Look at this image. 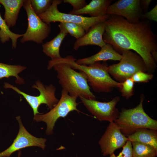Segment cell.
I'll return each instance as SVG.
<instances>
[{
  "label": "cell",
  "instance_id": "1",
  "mask_svg": "<svg viewBox=\"0 0 157 157\" xmlns=\"http://www.w3.org/2000/svg\"><path fill=\"white\" fill-rule=\"evenodd\" d=\"M104 41L118 53L133 50L142 58L147 71L151 73L156 67L157 38L148 21L131 23L123 17L109 15L105 21Z\"/></svg>",
  "mask_w": 157,
  "mask_h": 157
},
{
  "label": "cell",
  "instance_id": "14",
  "mask_svg": "<svg viewBox=\"0 0 157 157\" xmlns=\"http://www.w3.org/2000/svg\"><path fill=\"white\" fill-rule=\"evenodd\" d=\"M105 21L92 26L88 32L81 38L76 40L73 48L77 50L80 47L89 45L98 46L101 48L106 44L103 36L105 30Z\"/></svg>",
  "mask_w": 157,
  "mask_h": 157
},
{
  "label": "cell",
  "instance_id": "26",
  "mask_svg": "<svg viewBox=\"0 0 157 157\" xmlns=\"http://www.w3.org/2000/svg\"><path fill=\"white\" fill-rule=\"evenodd\" d=\"M153 75L142 71H139L134 74L131 77L134 82H147L153 78Z\"/></svg>",
  "mask_w": 157,
  "mask_h": 157
},
{
  "label": "cell",
  "instance_id": "2",
  "mask_svg": "<svg viewBox=\"0 0 157 157\" xmlns=\"http://www.w3.org/2000/svg\"><path fill=\"white\" fill-rule=\"evenodd\" d=\"M57 73V77L62 89L69 94L77 98L95 100L96 97L90 90L87 77L83 72H78L68 64L59 63L52 67Z\"/></svg>",
  "mask_w": 157,
  "mask_h": 157
},
{
  "label": "cell",
  "instance_id": "10",
  "mask_svg": "<svg viewBox=\"0 0 157 157\" xmlns=\"http://www.w3.org/2000/svg\"><path fill=\"white\" fill-rule=\"evenodd\" d=\"M79 98L88 110L99 121L113 122L119 115L120 112L116 107L120 100L119 96L115 97L108 102L88 99L82 97Z\"/></svg>",
  "mask_w": 157,
  "mask_h": 157
},
{
  "label": "cell",
  "instance_id": "5",
  "mask_svg": "<svg viewBox=\"0 0 157 157\" xmlns=\"http://www.w3.org/2000/svg\"><path fill=\"white\" fill-rule=\"evenodd\" d=\"M63 0H53L51 6L44 13L38 15L45 23L50 25L52 22H68L75 23L82 26L87 33L90 28L99 22L106 21L109 15L96 17H85L61 12L58 8Z\"/></svg>",
  "mask_w": 157,
  "mask_h": 157
},
{
  "label": "cell",
  "instance_id": "28",
  "mask_svg": "<svg viewBox=\"0 0 157 157\" xmlns=\"http://www.w3.org/2000/svg\"><path fill=\"white\" fill-rule=\"evenodd\" d=\"M63 1L64 3L70 4L73 7V10H80L88 4L85 0H64Z\"/></svg>",
  "mask_w": 157,
  "mask_h": 157
},
{
  "label": "cell",
  "instance_id": "12",
  "mask_svg": "<svg viewBox=\"0 0 157 157\" xmlns=\"http://www.w3.org/2000/svg\"><path fill=\"white\" fill-rule=\"evenodd\" d=\"M128 140L127 137L123 134L119 126L113 122H110L99 144L102 155L106 156L122 147Z\"/></svg>",
  "mask_w": 157,
  "mask_h": 157
},
{
  "label": "cell",
  "instance_id": "4",
  "mask_svg": "<svg viewBox=\"0 0 157 157\" xmlns=\"http://www.w3.org/2000/svg\"><path fill=\"white\" fill-rule=\"evenodd\" d=\"M70 67L83 72L86 75L89 85L95 92H109L115 88H120L121 83L116 81L110 77L108 66L105 63L95 62L88 66L77 64L74 60L69 63Z\"/></svg>",
  "mask_w": 157,
  "mask_h": 157
},
{
  "label": "cell",
  "instance_id": "27",
  "mask_svg": "<svg viewBox=\"0 0 157 157\" xmlns=\"http://www.w3.org/2000/svg\"><path fill=\"white\" fill-rule=\"evenodd\" d=\"M121 152L117 156L113 153L110 155V157H132V146L131 142L128 140L122 147Z\"/></svg>",
  "mask_w": 157,
  "mask_h": 157
},
{
  "label": "cell",
  "instance_id": "17",
  "mask_svg": "<svg viewBox=\"0 0 157 157\" xmlns=\"http://www.w3.org/2000/svg\"><path fill=\"white\" fill-rule=\"evenodd\" d=\"M24 1L0 0V3L4 7L5 10L4 20L9 28L16 24L19 11Z\"/></svg>",
  "mask_w": 157,
  "mask_h": 157
},
{
  "label": "cell",
  "instance_id": "19",
  "mask_svg": "<svg viewBox=\"0 0 157 157\" xmlns=\"http://www.w3.org/2000/svg\"><path fill=\"white\" fill-rule=\"evenodd\" d=\"M67 33L60 31L58 34L51 40L42 44L43 52L49 57L51 60L58 59L61 57L60 53L61 44Z\"/></svg>",
  "mask_w": 157,
  "mask_h": 157
},
{
  "label": "cell",
  "instance_id": "29",
  "mask_svg": "<svg viewBox=\"0 0 157 157\" xmlns=\"http://www.w3.org/2000/svg\"><path fill=\"white\" fill-rule=\"evenodd\" d=\"M141 18H147L151 21L157 22V5H156L149 11L142 14Z\"/></svg>",
  "mask_w": 157,
  "mask_h": 157
},
{
  "label": "cell",
  "instance_id": "22",
  "mask_svg": "<svg viewBox=\"0 0 157 157\" xmlns=\"http://www.w3.org/2000/svg\"><path fill=\"white\" fill-rule=\"evenodd\" d=\"M23 35V34L15 33L10 30L4 20L2 17L0 12V40L1 42L4 43L11 39L12 47L15 48L17 39L22 37Z\"/></svg>",
  "mask_w": 157,
  "mask_h": 157
},
{
  "label": "cell",
  "instance_id": "3",
  "mask_svg": "<svg viewBox=\"0 0 157 157\" xmlns=\"http://www.w3.org/2000/svg\"><path fill=\"white\" fill-rule=\"evenodd\" d=\"M144 97L142 95L140 102L136 107L129 109L122 108L118 118L114 122L127 137L140 129L157 130V121L151 118L144 110Z\"/></svg>",
  "mask_w": 157,
  "mask_h": 157
},
{
  "label": "cell",
  "instance_id": "8",
  "mask_svg": "<svg viewBox=\"0 0 157 157\" xmlns=\"http://www.w3.org/2000/svg\"><path fill=\"white\" fill-rule=\"evenodd\" d=\"M4 87L5 88L11 89L22 95L32 109L34 116L40 114L38 109L41 104H46L49 108L51 109L59 101L55 96V87L51 84L45 85L39 81H37L32 86V88L37 89L40 92V94L38 96L28 95L7 83H4Z\"/></svg>",
  "mask_w": 157,
  "mask_h": 157
},
{
  "label": "cell",
  "instance_id": "9",
  "mask_svg": "<svg viewBox=\"0 0 157 157\" xmlns=\"http://www.w3.org/2000/svg\"><path fill=\"white\" fill-rule=\"evenodd\" d=\"M28 17V26L21 42L23 43L32 41L38 44L42 43L49 35L51 31L50 25L44 22L34 12L30 0H24L23 5Z\"/></svg>",
  "mask_w": 157,
  "mask_h": 157
},
{
  "label": "cell",
  "instance_id": "7",
  "mask_svg": "<svg viewBox=\"0 0 157 157\" xmlns=\"http://www.w3.org/2000/svg\"><path fill=\"white\" fill-rule=\"evenodd\" d=\"M77 97L69 95L66 90L62 89L60 98L56 106L48 113L42 115L37 114L33 119L37 122L43 121L47 124L46 133L51 134L56 122L60 117H65L70 112L80 111L77 108L78 104Z\"/></svg>",
  "mask_w": 157,
  "mask_h": 157
},
{
  "label": "cell",
  "instance_id": "13",
  "mask_svg": "<svg viewBox=\"0 0 157 157\" xmlns=\"http://www.w3.org/2000/svg\"><path fill=\"white\" fill-rule=\"evenodd\" d=\"M140 0H119L110 4L106 14L122 17L129 22L136 24L142 14Z\"/></svg>",
  "mask_w": 157,
  "mask_h": 157
},
{
  "label": "cell",
  "instance_id": "23",
  "mask_svg": "<svg viewBox=\"0 0 157 157\" xmlns=\"http://www.w3.org/2000/svg\"><path fill=\"white\" fill-rule=\"evenodd\" d=\"M60 31L69 33L72 36L78 39L86 33L84 29L77 24L68 22H61L58 25Z\"/></svg>",
  "mask_w": 157,
  "mask_h": 157
},
{
  "label": "cell",
  "instance_id": "6",
  "mask_svg": "<svg viewBox=\"0 0 157 157\" xmlns=\"http://www.w3.org/2000/svg\"><path fill=\"white\" fill-rule=\"evenodd\" d=\"M122 53L119 63L108 66L109 73L119 82L131 78L138 72L147 71L144 61L138 53L131 50L124 51Z\"/></svg>",
  "mask_w": 157,
  "mask_h": 157
},
{
  "label": "cell",
  "instance_id": "24",
  "mask_svg": "<svg viewBox=\"0 0 157 157\" xmlns=\"http://www.w3.org/2000/svg\"><path fill=\"white\" fill-rule=\"evenodd\" d=\"M53 0H30L31 4L35 13L38 15L45 12L51 6Z\"/></svg>",
  "mask_w": 157,
  "mask_h": 157
},
{
  "label": "cell",
  "instance_id": "25",
  "mask_svg": "<svg viewBox=\"0 0 157 157\" xmlns=\"http://www.w3.org/2000/svg\"><path fill=\"white\" fill-rule=\"evenodd\" d=\"M134 82L132 79L130 78L121 83V85L119 89L123 97L128 99L133 95Z\"/></svg>",
  "mask_w": 157,
  "mask_h": 157
},
{
  "label": "cell",
  "instance_id": "21",
  "mask_svg": "<svg viewBox=\"0 0 157 157\" xmlns=\"http://www.w3.org/2000/svg\"><path fill=\"white\" fill-rule=\"evenodd\" d=\"M132 157H156L157 150L149 145L140 142H131Z\"/></svg>",
  "mask_w": 157,
  "mask_h": 157
},
{
  "label": "cell",
  "instance_id": "18",
  "mask_svg": "<svg viewBox=\"0 0 157 157\" xmlns=\"http://www.w3.org/2000/svg\"><path fill=\"white\" fill-rule=\"evenodd\" d=\"M127 137L131 142H137L149 145L157 150V130L140 129Z\"/></svg>",
  "mask_w": 157,
  "mask_h": 157
},
{
  "label": "cell",
  "instance_id": "16",
  "mask_svg": "<svg viewBox=\"0 0 157 157\" xmlns=\"http://www.w3.org/2000/svg\"><path fill=\"white\" fill-rule=\"evenodd\" d=\"M111 0H92L82 9L71 10L68 13L79 15L89 14L91 17L105 16L106 11L112 1Z\"/></svg>",
  "mask_w": 157,
  "mask_h": 157
},
{
  "label": "cell",
  "instance_id": "15",
  "mask_svg": "<svg viewBox=\"0 0 157 157\" xmlns=\"http://www.w3.org/2000/svg\"><path fill=\"white\" fill-rule=\"evenodd\" d=\"M101 50L96 54L76 61L78 64L89 65L95 62L109 60L120 61L122 55L117 52L110 44H106L101 47Z\"/></svg>",
  "mask_w": 157,
  "mask_h": 157
},
{
  "label": "cell",
  "instance_id": "30",
  "mask_svg": "<svg viewBox=\"0 0 157 157\" xmlns=\"http://www.w3.org/2000/svg\"><path fill=\"white\" fill-rule=\"evenodd\" d=\"M151 1V0H140L141 7H142L144 11L147 12L149 5Z\"/></svg>",
  "mask_w": 157,
  "mask_h": 157
},
{
  "label": "cell",
  "instance_id": "11",
  "mask_svg": "<svg viewBox=\"0 0 157 157\" xmlns=\"http://www.w3.org/2000/svg\"><path fill=\"white\" fill-rule=\"evenodd\" d=\"M16 118L19 127L17 135L12 144L6 150L0 153V157H10L14 152L28 147H38L44 149L47 139L32 135L25 128L20 117L17 116Z\"/></svg>",
  "mask_w": 157,
  "mask_h": 157
},
{
  "label": "cell",
  "instance_id": "20",
  "mask_svg": "<svg viewBox=\"0 0 157 157\" xmlns=\"http://www.w3.org/2000/svg\"><path fill=\"white\" fill-rule=\"evenodd\" d=\"M26 68L25 66L19 65H10L0 63V79L13 76L16 77V83H24V80L19 77L18 74Z\"/></svg>",
  "mask_w": 157,
  "mask_h": 157
},
{
  "label": "cell",
  "instance_id": "31",
  "mask_svg": "<svg viewBox=\"0 0 157 157\" xmlns=\"http://www.w3.org/2000/svg\"><path fill=\"white\" fill-rule=\"evenodd\" d=\"M20 155H21V152L20 151H19L18 157H20Z\"/></svg>",
  "mask_w": 157,
  "mask_h": 157
}]
</instances>
